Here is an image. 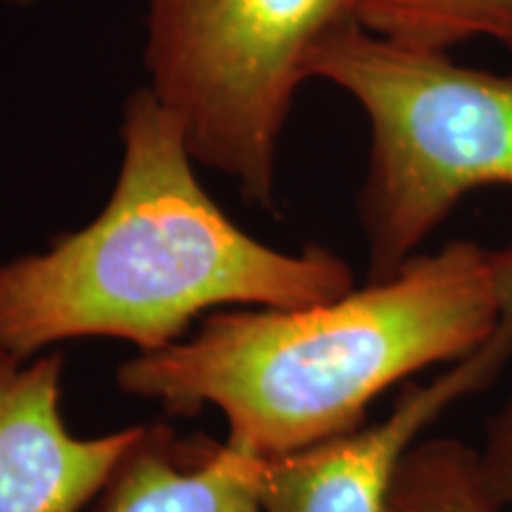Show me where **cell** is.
Masks as SVG:
<instances>
[{
  "label": "cell",
  "instance_id": "cell-1",
  "mask_svg": "<svg viewBox=\"0 0 512 512\" xmlns=\"http://www.w3.org/2000/svg\"><path fill=\"white\" fill-rule=\"evenodd\" d=\"M510 306L512 247L456 240L330 302L211 313L121 363L117 384L171 413L219 408L230 448L273 456L361 427L377 396L470 354Z\"/></svg>",
  "mask_w": 512,
  "mask_h": 512
},
{
  "label": "cell",
  "instance_id": "cell-2",
  "mask_svg": "<svg viewBox=\"0 0 512 512\" xmlns=\"http://www.w3.org/2000/svg\"><path fill=\"white\" fill-rule=\"evenodd\" d=\"M114 190L91 223L0 264V347L114 337L140 351L183 339L221 306L302 309L342 297L354 273L332 249L283 252L245 233L195 174L183 126L150 88L121 114Z\"/></svg>",
  "mask_w": 512,
  "mask_h": 512
},
{
  "label": "cell",
  "instance_id": "cell-3",
  "mask_svg": "<svg viewBox=\"0 0 512 512\" xmlns=\"http://www.w3.org/2000/svg\"><path fill=\"white\" fill-rule=\"evenodd\" d=\"M306 72L351 95L370 124L358 195L368 283L418 256L467 192L512 188V74L401 46L358 22L330 31Z\"/></svg>",
  "mask_w": 512,
  "mask_h": 512
},
{
  "label": "cell",
  "instance_id": "cell-4",
  "mask_svg": "<svg viewBox=\"0 0 512 512\" xmlns=\"http://www.w3.org/2000/svg\"><path fill=\"white\" fill-rule=\"evenodd\" d=\"M366 0H147L145 69L197 164L273 207L280 136L313 48Z\"/></svg>",
  "mask_w": 512,
  "mask_h": 512
},
{
  "label": "cell",
  "instance_id": "cell-5",
  "mask_svg": "<svg viewBox=\"0 0 512 512\" xmlns=\"http://www.w3.org/2000/svg\"><path fill=\"white\" fill-rule=\"evenodd\" d=\"M512 363V328L501 325L477 349L430 382H406L382 420L318 444L245 456V477L264 512H387L396 472L441 413L484 392Z\"/></svg>",
  "mask_w": 512,
  "mask_h": 512
},
{
  "label": "cell",
  "instance_id": "cell-6",
  "mask_svg": "<svg viewBox=\"0 0 512 512\" xmlns=\"http://www.w3.org/2000/svg\"><path fill=\"white\" fill-rule=\"evenodd\" d=\"M60 351L19 358L0 347V512H81L138 439L140 427L100 437L62 418Z\"/></svg>",
  "mask_w": 512,
  "mask_h": 512
},
{
  "label": "cell",
  "instance_id": "cell-7",
  "mask_svg": "<svg viewBox=\"0 0 512 512\" xmlns=\"http://www.w3.org/2000/svg\"><path fill=\"white\" fill-rule=\"evenodd\" d=\"M93 512H264L235 448L169 425H143Z\"/></svg>",
  "mask_w": 512,
  "mask_h": 512
},
{
  "label": "cell",
  "instance_id": "cell-8",
  "mask_svg": "<svg viewBox=\"0 0 512 512\" xmlns=\"http://www.w3.org/2000/svg\"><path fill=\"white\" fill-rule=\"evenodd\" d=\"M387 512H512L486 477L477 448L425 437L396 472Z\"/></svg>",
  "mask_w": 512,
  "mask_h": 512
},
{
  "label": "cell",
  "instance_id": "cell-9",
  "mask_svg": "<svg viewBox=\"0 0 512 512\" xmlns=\"http://www.w3.org/2000/svg\"><path fill=\"white\" fill-rule=\"evenodd\" d=\"M358 24L401 46L434 53L477 38L512 50V0H366Z\"/></svg>",
  "mask_w": 512,
  "mask_h": 512
},
{
  "label": "cell",
  "instance_id": "cell-10",
  "mask_svg": "<svg viewBox=\"0 0 512 512\" xmlns=\"http://www.w3.org/2000/svg\"><path fill=\"white\" fill-rule=\"evenodd\" d=\"M479 456L498 498L512 510V401L491 422Z\"/></svg>",
  "mask_w": 512,
  "mask_h": 512
},
{
  "label": "cell",
  "instance_id": "cell-11",
  "mask_svg": "<svg viewBox=\"0 0 512 512\" xmlns=\"http://www.w3.org/2000/svg\"><path fill=\"white\" fill-rule=\"evenodd\" d=\"M15 3H31V0H15Z\"/></svg>",
  "mask_w": 512,
  "mask_h": 512
}]
</instances>
